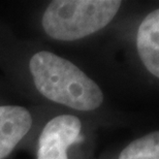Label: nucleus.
Returning <instances> with one entry per match:
<instances>
[{
  "label": "nucleus",
  "mask_w": 159,
  "mask_h": 159,
  "mask_svg": "<svg viewBox=\"0 0 159 159\" xmlns=\"http://www.w3.org/2000/svg\"><path fill=\"white\" fill-rule=\"evenodd\" d=\"M34 85L41 95L70 109L89 112L100 107L103 93L78 66L56 54L41 51L30 59Z\"/></svg>",
  "instance_id": "obj_1"
},
{
  "label": "nucleus",
  "mask_w": 159,
  "mask_h": 159,
  "mask_svg": "<svg viewBox=\"0 0 159 159\" xmlns=\"http://www.w3.org/2000/svg\"><path fill=\"white\" fill-rule=\"evenodd\" d=\"M121 4L119 0H55L43 16V27L57 40L84 39L106 27Z\"/></svg>",
  "instance_id": "obj_2"
},
{
  "label": "nucleus",
  "mask_w": 159,
  "mask_h": 159,
  "mask_svg": "<svg viewBox=\"0 0 159 159\" xmlns=\"http://www.w3.org/2000/svg\"><path fill=\"white\" fill-rule=\"evenodd\" d=\"M81 120L74 115L50 120L40 133L37 159H68L67 149L81 141Z\"/></svg>",
  "instance_id": "obj_3"
},
{
  "label": "nucleus",
  "mask_w": 159,
  "mask_h": 159,
  "mask_svg": "<svg viewBox=\"0 0 159 159\" xmlns=\"http://www.w3.org/2000/svg\"><path fill=\"white\" fill-rule=\"evenodd\" d=\"M32 125L29 111L20 106H0V159L11 153Z\"/></svg>",
  "instance_id": "obj_4"
},
{
  "label": "nucleus",
  "mask_w": 159,
  "mask_h": 159,
  "mask_svg": "<svg viewBox=\"0 0 159 159\" xmlns=\"http://www.w3.org/2000/svg\"><path fill=\"white\" fill-rule=\"evenodd\" d=\"M136 48L143 64L154 77L159 78V11L146 17L139 27Z\"/></svg>",
  "instance_id": "obj_5"
},
{
  "label": "nucleus",
  "mask_w": 159,
  "mask_h": 159,
  "mask_svg": "<svg viewBox=\"0 0 159 159\" xmlns=\"http://www.w3.org/2000/svg\"><path fill=\"white\" fill-rule=\"evenodd\" d=\"M118 159H159V132H151L130 143Z\"/></svg>",
  "instance_id": "obj_6"
}]
</instances>
